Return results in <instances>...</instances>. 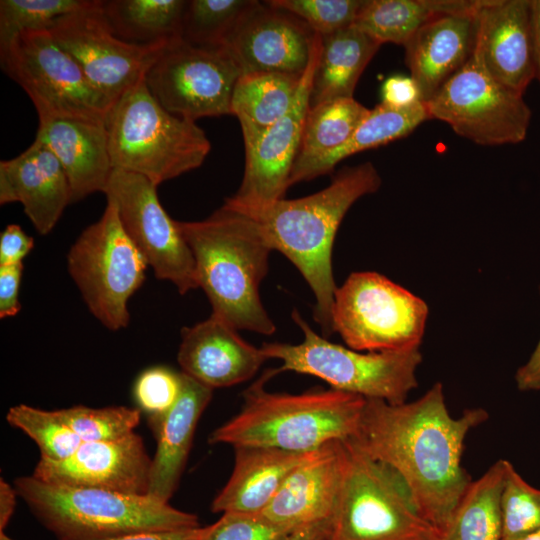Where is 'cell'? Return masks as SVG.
<instances>
[{
  "label": "cell",
  "mask_w": 540,
  "mask_h": 540,
  "mask_svg": "<svg viewBox=\"0 0 540 540\" xmlns=\"http://www.w3.org/2000/svg\"><path fill=\"white\" fill-rule=\"evenodd\" d=\"M347 457L345 441L334 440L323 445L288 475L261 514L292 531L330 520L342 485Z\"/></svg>",
  "instance_id": "20"
},
{
  "label": "cell",
  "mask_w": 540,
  "mask_h": 540,
  "mask_svg": "<svg viewBox=\"0 0 540 540\" xmlns=\"http://www.w3.org/2000/svg\"><path fill=\"white\" fill-rule=\"evenodd\" d=\"M181 374L165 367H153L140 374L134 385V396L141 409L150 415L167 412L177 401Z\"/></svg>",
  "instance_id": "41"
},
{
  "label": "cell",
  "mask_w": 540,
  "mask_h": 540,
  "mask_svg": "<svg viewBox=\"0 0 540 540\" xmlns=\"http://www.w3.org/2000/svg\"><path fill=\"white\" fill-rule=\"evenodd\" d=\"M330 520L297 528L288 534L283 540H327L330 529Z\"/></svg>",
  "instance_id": "48"
},
{
  "label": "cell",
  "mask_w": 540,
  "mask_h": 540,
  "mask_svg": "<svg viewBox=\"0 0 540 540\" xmlns=\"http://www.w3.org/2000/svg\"><path fill=\"white\" fill-rule=\"evenodd\" d=\"M507 460L496 461L479 479L471 481L440 540H501V492Z\"/></svg>",
  "instance_id": "32"
},
{
  "label": "cell",
  "mask_w": 540,
  "mask_h": 540,
  "mask_svg": "<svg viewBox=\"0 0 540 540\" xmlns=\"http://www.w3.org/2000/svg\"><path fill=\"white\" fill-rule=\"evenodd\" d=\"M321 40L309 107L352 98L360 76L381 47L380 43L353 25L321 36Z\"/></svg>",
  "instance_id": "27"
},
{
  "label": "cell",
  "mask_w": 540,
  "mask_h": 540,
  "mask_svg": "<svg viewBox=\"0 0 540 540\" xmlns=\"http://www.w3.org/2000/svg\"><path fill=\"white\" fill-rule=\"evenodd\" d=\"M381 183L375 166L364 162L343 168L319 192L282 198L245 214L258 222L270 248L286 256L310 286L315 296L314 320L325 337L334 333L332 310L337 286L332 250L337 230L350 207L376 192Z\"/></svg>",
  "instance_id": "2"
},
{
  "label": "cell",
  "mask_w": 540,
  "mask_h": 540,
  "mask_svg": "<svg viewBox=\"0 0 540 540\" xmlns=\"http://www.w3.org/2000/svg\"><path fill=\"white\" fill-rule=\"evenodd\" d=\"M181 390L175 404L165 413L150 415L156 437L149 494L168 502L174 494L199 418L209 404L213 389L180 372Z\"/></svg>",
  "instance_id": "24"
},
{
  "label": "cell",
  "mask_w": 540,
  "mask_h": 540,
  "mask_svg": "<svg viewBox=\"0 0 540 540\" xmlns=\"http://www.w3.org/2000/svg\"><path fill=\"white\" fill-rule=\"evenodd\" d=\"M268 370L243 393L241 410L209 436L211 444L252 445L311 452L355 434L366 398L334 388L301 394L272 393Z\"/></svg>",
  "instance_id": "4"
},
{
  "label": "cell",
  "mask_w": 540,
  "mask_h": 540,
  "mask_svg": "<svg viewBox=\"0 0 540 540\" xmlns=\"http://www.w3.org/2000/svg\"><path fill=\"white\" fill-rule=\"evenodd\" d=\"M0 63L30 97L39 124L59 119L105 124L111 104L48 30L16 34L0 45Z\"/></svg>",
  "instance_id": "9"
},
{
  "label": "cell",
  "mask_w": 540,
  "mask_h": 540,
  "mask_svg": "<svg viewBox=\"0 0 540 540\" xmlns=\"http://www.w3.org/2000/svg\"><path fill=\"white\" fill-rule=\"evenodd\" d=\"M475 52L490 75L524 94L536 78L531 0H481Z\"/></svg>",
  "instance_id": "19"
},
{
  "label": "cell",
  "mask_w": 540,
  "mask_h": 540,
  "mask_svg": "<svg viewBox=\"0 0 540 540\" xmlns=\"http://www.w3.org/2000/svg\"><path fill=\"white\" fill-rule=\"evenodd\" d=\"M48 31L111 106L144 79L168 45H136L118 38L103 14L102 0L60 18Z\"/></svg>",
  "instance_id": "15"
},
{
  "label": "cell",
  "mask_w": 540,
  "mask_h": 540,
  "mask_svg": "<svg viewBox=\"0 0 540 540\" xmlns=\"http://www.w3.org/2000/svg\"><path fill=\"white\" fill-rule=\"evenodd\" d=\"M536 78L540 83V0H531Z\"/></svg>",
  "instance_id": "49"
},
{
  "label": "cell",
  "mask_w": 540,
  "mask_h": 540,
  "mask_svg": "<svg viewBox=\"0 0 540 540\" xmlns=\"http://www.w3.org/2000/svg\"><path fill=\"white\" fill-rule=\"evenodd\" d=\"M345 443L347 464L327 540H440L398 475Z\"/></svg>",
  "instance_id": "8"
},
{
  "label": "cell",
  "mask_w": 540,
  "mask_h": 540,
  "mask_svg": "<svg viewBox=\"0 0 540 540\" xmlns=\"http://www.w3.org/2000/svg\"><path fill=\"white\" fill-rule=\"evenodd\" d=\"M93 0H1L0 45L26 30H49L60 18L89 7Z\"/></svg>",
  "instance_id": "37"
},
{
  "label": "cell",
  "mask_w": 540,
  "mask_h": 540,
  "mask_svg": "<svg viewBox=\"0 0 540 540\" xmlns=\"http://www.w3.org/2000/svg\"><path fill=\"white\" fill-rule=\"evenodd\" d=\"M23 264L0 266V318L17 315L21 309L19 289Z\"/></svg>",
  "instance_id": "43"
},
{
  "label": "cell",
  "mask_w": 540,
  "mask_h": 540,
  "mask_svg": "<svg viewBox=\"0 0 540 540\" xmlns=\"http://www.w3.org/2000/svg\"><path fill=\"white\" fill-rule=\"evenodd\" d=\"M321 47V35L316 33L308 66L290 110L254 142L244 145L242 182L238 191L225 199V207L248 214L284 198L301 143Z\"/></svg>",
  "instance_id": "16"
},
{
  "label": "cell",
  "mask_w": 540,
  "mask_h": 540,
  "mask_svg": "<svg viewBox=\"0 0 540 540\" xmlns=\"http://www.w3.org/2000/svg\"><path fill=\"white\" fill-rule=\"evenodd\" d=\"M241 75L226 47L202 48L181 38L163 48L144 82L165 110L196 122L231 115L232 94Z\"/></svg>",
  "instance_id": "13"
},
{
  "label": "cell",
  "mask_w": 540,
  "mask_h": 540,
  "mask_svg": "<svg viewBox=\"0 0 540 540\" xmlns=\"http://www.w3.org/2000/svg\"><path fill=\"white\" fill-rule=\"evenodd\" d=\"M291 532L261 513L225 512L209 525L204 540H283Z\"/></svg>",
  "instance_id": "40"
},
{
  "label": "cell",
  "mask_w": 540,
  "mask_h": 540,
  "mask_svg": "<svg viewBox=\"0 0 540 540\" xmlns=\"http://www.w3.org/2000/svg\"><path fill=\"white\" fill-rule=\"evenodd\" d=\"M147 263L126 234L115 204L85 228L67 254V269L90 313L107 329L129 324L128 302L142 286Z\"/></svg>",
  "instance_id": "10"
},
{
  "label": "cell",
  "mask_w": 540,
  "mask_h": 540,
  "mask_svg": "<svg viewBox=\"0 0 540 540\" xmlns=\"http://www.w3.org/2000/svg\"><path fill=\"white\" fill-rule=\"evenodd\" d=\"M35 140L59 160L70 185L71 203L104 192L114 169L105 124L53 120L39 124Z\"/></svg>",
  "instance_id": "25"
},
{
  "label": "cell",
  "mask_w": 540,
  "mask_h": 540,
  "mask_svg": "<svg viewBox=\"0 0 540 540\" xmlns=\"http://www.w3.org/2000/svg\"><path fill=\"white\" fill-rule=\"evenodd\" d=\"M426 105L431 119L481 146L524 141L531 121L523 95L493 78L475 50Z\"/></svg>",
  "instance_id": "12"
},
{
  "label": "cell",
  "mask_w": 540,
  "mask_h": 540,
  "mask_svg": "<svg viewBox=\"0 0 540 540\" xmlns=\"http://www.w3.org/2000/svg\"><path fill=\"white\" fill-rule=\"evenodd\" d=\"M17 491L3 478L0 480V533L4 531L16 505Z\"/></svg>",
  "instance_id": "47"
},
{
  "label": "cell",
  "mask_w": 540,
  "mask_h": 540,
  "mask_svg": "<svg viewBox=\"0 0 540 540\" xmlns=\"http://www.w3.org/2000/svg\"><path fill=\"white\" fill-rule=\"evenodd\" d=\"M105 127L113 168L156 186L201 166L211 149L204 130L165 110L144 79L112 106Z\"/></svg>",
  "instance_id": "6"
},
{
  "label": "cell",
  "mask_w": 540,
  "mask_h": 540,
  "mask_svg": "<svg viewBox=\"0 0 540 540\" xmlns=\"http://www.w3.org/2000/svg\"><path fill=\"white\" fill-rule=\"evenodd\" d=\"M270 5L288 11L324 36L353 25L361 0H271Z\"/></svg>",
  "instance_id": "39"
},
{
  "label": "cell",
  "mask_w": 540,
  "mask_h": 540,
  "mask_svg": "<svg viewBox=\"0 0 540 540\" xmlns=\"http://www.w3.org/2000/svg\"><path fill=\"white\" fill-rule=\"evenodd\" d=\"M230 478L212 502L213 512L261 513L288 475L316 451L292 452L273 447H234Z\"/></svg>",
  "instance_id": "26"
},
{
  "label": "cell",
  "mask_w": 540,
  "mask_h": 540,
  "mask_svg": "<svg viewBox=\"0 0 540 540\" xmlns=\"http://www.w3.org/2000/svg\"><path fill=\"white\" fill-rule=\"evenodd\" d=\"M7 422L24 432L39 447L41 457L61 461L70 457L81 445L79 436L55 411L19 404L6 414Z\"/></svg>",
  "instance_id": "35"
},
{
  "label": "cell",
  "mask_w": 540,
  "mask_h": 540,
  "mask_svg": "<svg viewBox=\"0 0 540 540\" xmlns=\"http://www.w3.org/2000/svg\"><path fill=\"white\" fill-rule=\"evenodd\" d=\"M17 494L58 540H103L143 531L200 527L198 517L148 495L15 480Z\"/></svg>",
  "instance_id": "5"
},
{
  "label": "cell",
  "mask_w": 540,
  "mask_h": 540,
  "mask_svg": "<svg viewBox=\"0 0 540 540\" xmlns=\"http://www.w3.org/2000/svg\"><path fill=\"white\" fill-rule=\"evenodd\" d=\"M177 360L182 372L214 389L249 380L267 358L237 329L210 315L182 329Z\"/></svg>",
  "instance_id": "21"
},
{
  "label": "cell",
  "mask_w": 540,
  "mask_h": 540,
  "mask_svg": "<svg viewBox=\"0 0 540 540\" xmlns=\"http://www.w3.org/2000/svg\"><path fill=\"white\" fill-rule=\"evenodd\" d=\"M487 418L482 408L452 417L437 382L409 403L366 399L357 430L348 440L394 471L418 512L441 533L472 481L461 465L465 438Z\"/></svg>",
  "instance_id": "1"
},
{
  "label": "cell",
  "mask_w": 540,
  "mask_h": 540,
  "mask_svg": "<svg viewBox=\"0 0 540 540\" xmlns=\"http://www.w3.org/2000/svg\"><path fill=\"white\" fill-rule=\"evenodd\" d=\"M476 39L474 11L436 16L408 40L405 62L422 102H428L468 62Z\"/></svg>",
  "instance_id": "23"
},
{
  "label": "cell",
  "mask_w": 540,
  "mask_h": 540,
  "mask_svg": "<svg viewBox=\"0 0 540 540\" xmlns=\"http://www.w3.org/2000/svg\"><path fill=\"white\" fill-rule=\"evenodd\" d=\"M501 540H540V529H536L513 537L502 538Z\"/></svg>",
  "instance_id": "50"
},
{
  "label": "cell",
  "mask_w": 540,
  "mask_h": 540,
  "mask_svg": "<svg viewBox=\"0 0 540 540\" xmlns=\"http://www.w3.org/2000/svg\"><path fill=\"white\" fill-rule=\"evenodd\" d=\"M152 458L136 433L114 441L82 442L68 458H40L32 474L58 486L148 495Z\"/></svg>",
  "instance_id": "17"
},
{
  "label": "cell",
  "mask_w": 540,
  "mask_h": 540,
  "mask_svg": "<svg viewBox=\"0 0 540 540\" xmlns=\"http://www.w3.org/2000/svg\"><path fill=\"white\" fill-rule=\"evenodd\" d=\"M368 111L353 97L309 107L290 175V186L307 181L312 168L348 141Z\"/></svg>",
  "instance_id": "30"
},
{
  "label": "cell",
  "mask_w": 540,
  "mask_h": 540,
  "mask_svg": "<svg viewBox=\"0 0 540 540\" xmlns=\"http://www.w3.org/2000/svg\"><path fill=\"white\" fill-rule=\"evenodd\" d=\"M316 33L300 18L267 1H255L225 47L242 74L278 72L303 75Z\"/></svg>",
  "instance_id": "18"
},
{
  "label": "cell",
  "mask_w": 540,
  "mask_h": 540,
  "mask_svg": "<svg viewBox=\"0 0 540 540\" xmlns=\"http://www.w3.org/2000/svg\"><path fill=\"white\" fill-rule=\"evenodd\" d=\"M20 202L41 235L50 233L71 203L67 176L56 156L34 142L17 157L0 162V204Z\"/></svg>",
  "instance_id": "22"
},
{
  "label": "cell",
  "mask_w": 540,
  "mask_h": 540,
  "mask_svg": "<svg viewBox=\"0 0 540 540\" xmlns=\"http://www.w3.org/2000/svg\"><path fill=\"white\" fill-rule=\"evenodd\" d=\"M383 104L393 108H405L421 101L417 85L410 76L388 77L381 89Z\"/></svg>",
  "instance_id": "44"
},
{
  "label": "cell",
  "mask_w": 540,
  "mask_h": 540,
  "mask_svg": "<svg viewBox=\"0 0 540 540\" xmlns=\"http://www.w3.org/2000/svg\"><path fill=\"white\" fill-rule=\"evenodd\" d=\"M189 245L198 287L211 315L237 330L271 335L276 327L260 298L270 248L257 221L224 205L201 221H177Z\"/></svg>",
  "instance_id": "3"
},
{
  "label": "cell",
  "mask_w": 540,
  "mask_h": 540,
  "mask_svg": "<svg viewBox=\"0 0 540 540\" xmlns=\"http://www.w3.org/2000/svg\"><path fill=\"white\" fill-rule=\"evenodd\" d=\"M186 6L184 0L102 1L113 33L136 45L169 44L181 39Z\"/></svg>",
  "instance_id": "31"
},
{
  "label": "cell",
  "mask_w": 540,
  "mask_h": 540,
  "mask_svg": "<svg viewBox=\"0 0 540 540\" xmlns=\"http://www.w3.org/2000/svg\"><path fill=\"white\" fill-rule=\"evenodd\" d=\"M292 319L304 333L301 343H265L261 347L267 359L282 362L279 373L312 375L331 388L390 404L406 402L417 387L416 371L422 362L419 349L362 353L318 335L297 310Z\"/></svg>",
  "instance_id": "7"
},
{
  "label": "cell",
  "mask_w": 540,
  "mask_h": 540,
  "mask_svg": "<svg viewBox=\"0 0 540 540\" xmlns=\"http://www.w3.org/2000/svg\"><path fill=\"white\" fill-rule=\"evenodd\" d=\"M479 0H365L353 23L378 43L404 46L432 18L474 12Z\"/></svg>",
  "instance_id": "29"
},
{
  "label": "cell",
  "mask_w": 540,
  "mask_h": 540,
  "mask_svg": "<svg viewBox=\"0 0 540 540\" xmlns=\"http://www.w3.org/2000/svg\"><path fill=\"white\" fill-rule=\"evenodd\" d=\"M255 0H190L183 18L182 39L202 48L225 47Z\"/></svg>",
  "instance_id": "34"
},
{
  "label": "cell",
  "mask_w": 540,
  "mask_h": 540,
  "mask_svg": "<svg viewBox=\"0 0 540 540\" xmlns=\"http://www.w3.org/2000/svg\"><path fill=\"white\" fill-rule=\"evenodd\" d=\"M515 381L520 391L540 390V340L527 363L517 370Z\"/></svg>",
  "instance_id": "46"
},
{
  "label": "cell",
  "mask_w": 540,
  "mask_h": 540,
  "mask_svg": "<svg viewBox=\"0 0 540 540\" xmlns=\"http://www.w3.org/2000/svg\"><path fill=\"white\" fill-rule=\"evenodd\" d=\"M208 531L209 526H200L191 529L135 532L103 540H204Z\"/></svg>",
  "instance_id": "45"
},
{
  "label": "cell",
  "mask_w": 540,
  "mask_h": 540,
  "mask_svg": "<svg viewBox=\"0 0 540 540\" xmlns=\"http://www.w3.org/2000/svg\"><path fill=\"white\" fill-rule=\"evenodd\" d=\"M0 540H14L12 538H10L9 536H7L5 533H0Z\"/></svg>",
  "instance_id": "51"
},
{
  "label": "cell",
  "mask_w": 540,
  "mask_h": 540,
  "mask_svg": "<svg viewBox=\"0 0 540 540\" xmlns=\"http://www.w3.org/2000/svg\"><path fill=\"white\" fill-rule=\"evenodd\" d=\"M56 412L82 442L124 438L134 432L141 418L139 409L127 406L91 408L77 405Z\"/></svg>",
  "instance_id": "36"
},
{
  "label": "cell",
  "mask_w": 540,
  "mask_h": 540,
  "mask_svg": "<svg viewBox=\"0 0 540 540\" xmlns=\"http://www.w3.org/2000/svg\"><path fill=\"white\" fill-rule=\"evenodd\" d=\"M302 76L252 72L239 77L232 94L231 115L240 122L244 145L254 142L290 110Z\"/></svg>",
  "instance_id": "28"
},
{
  "label": "cell",
  "mask_w": 540,
  "mask_h": 540,
  "mask_svg": "<svg viewBox=\"0 0 540 540\" xmlns=\"http://www.w3.org/2000/svg\"><path fill=\"white\" fill-rule=\"evenodd\" d=\"M429 119L427 105L422 101L405 108L376 105L369 109L347 142L312 168L307 181L329 173L347 157L408 136Z\"/></svg>",
  "instance_id": "33"
},
{
  "label": "cell",
  "mask_w": 540,
  "mask_h": 540,
  "mask_svg": "<svg viewBox=\"0 0 540 540\" xmlns=\"http://www.w3.org/2000/svg\"><path fill=\"white\" fill-rule=\"evenodd\" d=\"M428 312L423 299L386 276L354 272L335 291L333 329L360 352L419 349Z\"/></svg>",
  "instance_id": "11"
},
{
  "label": "cell",
  "mask_w": 540,
  "mask_h": 540,
  "mask_svg": "<svg viewBox=\"0 0 540 540\" xmlns=\"http://www.w3.org/2000/svg\"><path fill=\"white\" fill-rule=\"evenodd\" d=\"M103 193L155 277L171 282L180 294L197 288L192 251L177 221L162 207L157 186L140 174L114 168Z\"/></svg>",
  "instance_id": "14"
},
{
  "label": "cell",
  "mask_w": 540,
  "mask_h": 540,
  "mask_svg": "<svg viewBox=\"0 0 540 540\" xmlns=\"http://www.w3.org/2000/svg\"><path fill=\"white\" fill-rule=\"evenodd\" d=\"M500 506L502 538L540 529V489L526 482L509 461Z\"/></svg>",
  "instance_id": "38"
},
{
  "label": "cell",
  "mask_w": 540,
  "mask_h": 540,
  "mask_svg": "<svg viewBox=\"0 0 540 540\" xmlns=\"http://www.w3.org/2000/svg\"><path fill=\"white\" fill-rule=\"evenodd\" d=\"M34 246V240L16 224H10L0 235V266L22 264Z\"/></svg>",
  "instance_id": "42"
}]
</instances>
